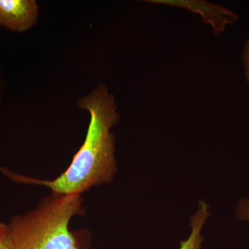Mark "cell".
Listing matches in <instances>:
<instances>
[{"label": "cell", "instance_id": "obj_4", "mask_svg": "<svg viewBox=\"0 0 249 249\" xmlns=\"http://www.w3.org/2000/svg\"><path fill=\"white\" fill-rule=\"evenodd\" d=\"M38 16L39 6L35 0H0V26L10 31L29 30Z\"/></svg>", "mask_w": 249, "mask_h": 249}, {"label": "cell", "instance_id": "obj_2", "mask_svg": "<svg viewBox=\"0 0 249 249\" xmlns=\"http://www.w3.org/2000/svg\"><path fill=\"white\" fill-rule=\"evenodd\" d=\"M83 213L81 196H52L11 219L13 249H91L88 235L71 231L72 218Z\"/></svg>", "mask_w": 249, "mask_h": 249}, {"label": "cell", "instance_id": "obj_7", "mask_svg": "<svg viewBox=\"0 0 249 249\" xmlns=\"http://www.w3.org/2000/svg\"><path fill=\"white\" fill-rule=\"evenodd\" d=\"M237 215L242 220H249V198L243 199L239 203Z\"/></svg>", "mask_w": 249, "mask_h": 249}, {"label": "cell", "instance_id": "obj_8", "mask_svg": "<svg viewBox=\"0 0 249 249\" xmlns=\"http://www.w3.org/2000/svg\"><path fill=\"white\" fill-rule=\"evenodd\" d=\"M242 60L243 62L245 73L247 83L249 85V40L247 41L242 52Z\"/></svg>", "mask_w": 249, "mask_h": 249}, {"label": "cell", "instance_id": "obj_1", "mask_svg": "<svg viewBox=\"0 0 249 249\" xmlns=\"http://www.w3.org/2000/svg\"><path fill=\"white\" fill-rule=\"evenodd\" d=\"M78 107L89 111L86 138L71 164L53 180L14 175L16 181L47 187L56 196H81L93 186L111 182L117 171L115 141L111 129L119 121L115 100L106 85L80 98Z\"/></svg>", "mask_w": 249, "mask_h": 249}, {"label": "cell", "instance_id": "obj_6", "mask_svg": "<svg viewBox=\"0 0 249 249\" xmlns=\"http://www.w3.org/2000/svg\"><path fill=\"white\" fill-rule=\"evenodd\" d=\"M0 249H13L12 238L9 224L0 221Z\"/></svg>", "mask_w": 249, "mask_h": 249}, {"label": "cell", "instance_id": "obj_5", "mask_svg": "<svg viewBox=\"0 0 249 249\" xmlns=\"http://www.w3.org/2000/svg\"><path fill=\"white\" fill-rule=\"evenodd\" d=\"M210 215L209 205L204 200L199 201L197 211L190 219L191 235L187 240L180 242L179 249H201L204 240V236L201 235V229Z\"/></svg>", "mask_w": 249, "mask_h": 249}, {"label": "cell", "instance_id": "obj_3", "mask_svg": "<svg viewBox=\"0 0 249 249\" xmlns=\"http://www.w3.org/2000/svg\"><path fill=\"white\" fill-rule=\"evenodd\" d=\"M152 4L174 6L191 11L201 16L205 24L212 28L215 35L222 34L228 26L238 21V15L222 5L214 4L203 0H149Z\"/></svg>", "mask_w": 249, "mask_h": 249}, {"label": "cell", "instance_id": "obj_9", "mask_svg": "<svg viewBox=\"0 0 249 249\" xmlns=\"http://www.w3.org/2000/svg\"><path fill=\"white\" fill-rule=\"evenodd\" d=\"M3 90H4V85H3L2 76L0 71V101H1V96H2Z\"/></svg>", "mask_w": 249, "mask_h": 249}]
</instances>
